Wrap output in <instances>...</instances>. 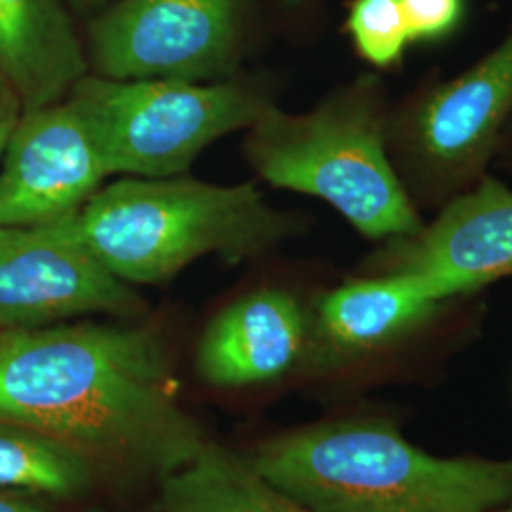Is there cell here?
Segmentation results:
<instances>
[{
    "label": "cell",
    "instance_id": "cell-1",
    "mask_svg": "<svg viewBox=\"0 0 512 512\" xmlns=\"http://www.w3.org/2000/svg\"><path fill=\"white\" fill-rule=\"evenodd\" d=\"M0 421L65 440L99 467L160 478L207 442L158 332L133 325L0 329Z\"/></svg>",
    "mask_w": 512,
    "mask_h": 512
},
{
    "label": "cell",
    "instance_id": "cell-2",
    "mask_svg": "<svg viewBox=\"0 0 512 512\" xmlns=\"http://www.w3.org/2000/svg\"><path fill=\"white\" fill-rule=\"evenodd\" d=\"M247 458L315 512H494L512 497V459L439 458L382 420L294 429Z\"/></svg>",
    "mask_w": 512,
    "mask_h": 512
},
{
    "label": "cell",
    "instance_id": "cell-3",
    "mask_svg": "<svg viewBox=\"0 0 512 512\" xmlns=\"http://www.w3.org/2000/svg\"><path fill=\"white\" fill-rule=\"evenodd\" d=\"M54 224L129 285L162 283L202 256L241 262L291 230V219L272 209L255 183L186 177L120 179Z\"/></svg>",
    "mask_w": 512,
    "mask_h": 512
},
{
    "label": "cell",
    "instance_id": "cell-4",
    "mask_svg": "<svg viewBox=\"0 0 512 512\" xmlns=\"http://www.w3.org/2000/svg\"><path fill=\"white\" fill-rule=\"evenodd\" d=\"M389 124L380 82L363 76L304 114L270 103L245 154L266 183L329 203L366 238H408L423 222L391 164Z\"/></svg>",
    "mask_w": 512,
    "mask_h": 512
},
{
    "label": "cell",
    "instance_id": "cell-5",
    "mask_svg": "<svg viewBox=\"0 0 512 512\" xmlns=\"http://www.w3.org/2000/svg\"><path fill=\"white\" fill-rule=\"evenodd\" d=\"M109 175L181 177L205 148L247 129L272 99L251 84L116 80L86 74L67 95Z\"/></svg>",
    "mask_w": 512,
    "mask_h": 512
},
{
    "label": "cell",
    "instance_id": "cell-6",
    "mask_svg": "<svg viewBox=\"0 0 512 512\" xmlns=\"http://www.w3.org/2000/svg\"><path fill=\"white\" fill-rule=\"evenodd\" d=\"M249 19L251 0H120L93 21L90 59L116 80H228Z\"/></svg>",
    "mask_w": 512,
    "mask_h": 512
},
{
    "label": "cell",
    "instance_id": "cell-7",
    "mask_svg": "<svg viewBox=\"0 0 512 512\" xmlns=\"http://www.w3.org/2000/svg\"><path fill=\"white\" fill-rule=\"evenodd\" d=\"M512 116V33L458 78L423 93L389 124L412 183L427 196L478 181Z\"/></svg>",
    "mask_w": 512,
    "mask_h": 512
},
{
    "label": "cell",
    "instance_id": "cell-8",
    "mask_svg": "<svg viewBox=\"0 0 512 512\" xmlns=\"http://www.w3.org/2000/svg\"><path fill=\"white\" fill-rule=\"evenodd\" d=\"M139 293L57 224L0 226V329H37L92 313L135 317Z\"/></svg>",
    "mask_w": 512,
    "mask_h": 512
},
{
    "label": "cell",
    "instance_id": "cell-9",
    "mask_svg": "<svg viewBox=\"0 0 512 512\" xmlns=\"http://www.w3.org/2000/svg\"><path fill=\"white\" fill-rule=\"evenodd\" d=\"M107 177L92 131L67 99L21 110L0 164V226L69 219Z\"/></svg>",
    "mask_w": 512,
    "mask_h": 512
},
{
    "label": "cell",
    "instance_id": "cell-10",
    "mask_svg": "<svg viewBox=\"0 0 512 512\" xmlns=\"http://www.w3.org/2000/svg\"><path fill=\"white\" fill-rule=\"evenodd\" d=\"M380 274L425 279L444 302L512 274V190L484 179L458 192L431 224L393 239Z\"/></svg>",
    "mask_w": 512,
    "mask_h": 512
},
{
    "label": "cell",
    "instance_id": "cell-11",
    "mask_svg": "<svg viewBox=\"0 0 512 512\" xmlns=\"http://www.w3.org/2000/svg\"><path fill=\"white\" fill-rule=\"evenodd\" d=\"M311 317L293 294L258 289L241 296L203 330L198 376L211 387L270 384L310 357Z\"/></svg>",
    "mask_w": 512,
    "mask_h": 512
},
{
    "label": "cell",
    "instance_id": "cell-12",
    "mask_svg": "<svg viewBox=\"0 0 512 512\" xmlns=\"http://www.w3.org/2000/svg\"><path fill=\"white\" fill-rule=\"evenodd\" d=\"M444 300L418 275L380 274L348 281L317 302L310 357L338 366L376 355L427 323Z\"/></svg>",
    "mask_w": 512,
    "mask_h": 512
},
{
    "label": "cell",
    "instance_id": "cell-13",
    "mask_svg": "<svg viewBox=\"0 0 512 512\" xmlns=\"http://www.w3.org/2000/svg\"><path fill=\"white\" fill-rule=\"evenodd\" d=\"M88 67L63 0H0V76L21 110L67 99Z\"/></svg>",
    "mask_w": 512,
    "mask_h": 512
},
{
    "label": "cell",
    "instance_id": "cell-14",
    "mask_svg": "<svg viewBox=\"0 0 512 512\" xmlns=\"http://www.w3.org/2000/svg\"><path fill=\"white\" fill-rule=\"evenodd\" d=\"M152 512H315L277 490L247 456L207 440L202 450L160 478Z\"/></svg>",
    "mask_w": 512,
    "mask_h": 512
},
{
    "label": "cell",
    "instance_id": "cell-15",
    "mask_svg": "<svg viewBox=\"0 0 512 512\" xmlns=\"http://www.w3.org/2000/svg\"><path fill=\"white\" fill-rule=\"evenodd\" d=\"M99 465L65 440L0 421V490L44 501H73L92 492Z\"/></svg>",
    "mask_w": 512,
    "mask_h": 512
},
{
    "label": "cell",
    "instance_id": "cell-16",
    "mask_svg": "<svg viewBox=\"0 0 512 512\" xmlns=\"http://www.w3.org/2000/svg\"><path fill=\"white\" fill-rule=\"evenodd\" d=\"M346 31L359 55L380 69L397 65L412 42L399 0H351Z\"/></svg>",
    "mask_w": 512,
    "mask_h": 512
},
{
    "label": "cell",
    "instance_id": "cell-17",
    "mask_svg": "<svg viewBox=\"0 0 512 512\" xmlns=\"http://www.w3.org/2000/svg\"><path fill=\"white\" fill-rule=\"evenodd\" d=\"M412 42L448 37L461 21L463 0H399Z\"/></svg>",
    "mask_w": 512,
    "mask_h": 512
},
{
    "label": "cell",
    "instance_id": "cell-18",
    "mask_svg": "<svg viewBox=\"0 0 512 512\" xmlns=\"http://www.w3.org/2000/svg\"><path fill=\"white\" fill-rule=\"evenodd\" d=\"M19 114H21V105H19L18 97L12 92L2 93L0 95V164H2V156H4V150L8 145V139L16 128Z\"/></svg>",
    "mask_w": 512,
    "mask_h": 512
},
{
    "label": "cell",
    "instance_id": "cell-19",
    "mask_svg": "<svg viewBox=\"0 0 512 512\" xmlns=\"http://www.w3.org/2000/svg\"><path fill=\"white\" fill-rule=\"evenodd\" d=\"M0 512H57L50 501L0 490Z\"/></svg>",
    "mask_w": 512,
    "mask_h": 512
},
{
    "label": "cell",
    "instance_id": "cell-20",
    "mask_svg": "<svg viewBox=\"0 0 512 512\" xmlns=\"http://www.w3.org/2000/svg\"><path fill=\"white\" fill-rule=\"evenodd\" d=\"M494 512H512V497L505 503V505H501L497 511Z\"/></svg>",
    "mask_w": 512,
    "mask_h": 512
},
{
    "label": "cell",
    "instance_id": "cell-21",
    "mask_svg": "<svg viewBox=\"0 0 512 512\" xmlns=\"http://www.w3.org/2000/svg\"><path fill=\"white\" fill-rule=\"evenodd\" d=\"M6 92H10V90H8V86H6V82H4V78H2V76H0V95H2V93H6Z\"/></svg>",
    "mask_w": 512,
    "mask_h": 512
},
{
    "label": "cell",
    "instance_id": "cell-22",
    "mask_svg": "<svg viewBox=\"0 0 512 512\" xmlns=\"http://www.w3.org/2000/svg\"><path fill=\"white\" fill-rule=\"evenodd\" d=\"M287 2H293L294 4V2H302V0H287Z\"/></svg>",
    "mask_w": 512,
    "mask_h": 512
}]
</instances>
